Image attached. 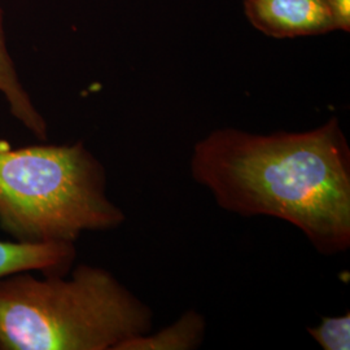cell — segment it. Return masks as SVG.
<instances>
[{
    "label": "cell",
    "instance_id": "cell-1",
    "mask_svg": "<svg viewBox=\"0 0 350 350\" xmlns=\"http://www.w3.org/2000/svg\"><path fill=\"white\" fill-rule=\"evenodd\" d=\"M189 170L226 212L286 221L323 256L350 248V147L336 117L301 133L214 130Z\"/></svg>",
    "mask_w": 350,
    "mask_h": 350
},
{
    "label": "cell",
    "instance_id": "cell-6",
    "mask_svg": "<svg viewBox=\"0 0 350 350\" xmlns=\"http://www.w3.org/2000/svg\"><path fill=\"white\" fill-rule=\"evenodd\" d=\"M0 92L8 103L13 117L25 126L37 138H47V122L38 112L29 94L23 86L14 64L8 53L4 31H3V11L0 8Z\"/></svg>",
    "mask_w": 350,
    "mask_h": 350
},
{
    "label": "cell",
    "instance_id": "cell-9",
    "mask_svg": "<svg viewBox=\"0 0 350 350\" xmlns=\"http://www.w3.org/2000/svg\"><path fill=\"white\" fill-rule=\"evenodd\" d=\"M335 30L350 31V0H325Z\"/></svg>",
    "mask_w": 350,
    "mask_h": 350
},
{
    "label": "cell",
    "instance_id": "cell-5",
    "mask_svg": "<svg viewBox=\"0 0 350 350\" xmlns=\"http://www.w3.org/2000/svg\"><path fill=\"white\" fill-rule=\"evenodd\" d=\"M77 257L75 243H21L0 240V278L21 271L68 274Z\"/></svg>",
    "mask_w": 350,
    "mask_h": 350
},
{
    "label": "cell",
    "instance_id": "cell-3",
    "mask_svg": "<svg viewBox=\"0 0 350 350\" xmlns=\"http://www.w3.org/2000/svg\"><path fill=\"white\" fill-rule=\"evenodd\" d=\"M107 172L83 142L13 148L0 143V228L21 243H75L125 222Z\"/></svg>",
    "mask_w": 350,
    "mask_h": 350
},
{
    "label": "cell",
    "instance_id": "cell-4",
    "mask_svg": "<svg viewBox=\"0 0 350 350\" xmlns=\"http://www.w3.org/2000/svg\"><path fill=\"white\" fill-rule=\"evenodd\" d=\"M244 12L258 31L278 39L335 31L325 0H244Z\"/></svg>",
    "mask_w": 350,
    "mask_h": 350
},
{
    "label": "cell",
    "instance_id": "cell-7",
    "mask_svg": "<svg viewBox=\"0 0 350 350\" xmlns=\"http://www.w3.org/2000/svg\"><path fill=\"white\" fill-rule=\"evenodd\" d=\"M205 335V319L189 310L157 334H146L122 342L117 350H189L199 348Z\"/></svg>",
    "mask_w": 350,
    "mask_h": 350
},
{
    "label": "cell",
    "instance_id": "cell-2",
    "mask_svg": "<svg viewBox=\"0 0 350 350\" xmlns=\"http://www.w3.org/2000/svg\"><path fill=\"white\" fill-rule=\"evenodd\" d=\"M0 278V350H117L152 329L150 306L109 271Z\"/></svg>",
    "mask_w": 350,
    "mask_h": 350
},
{
    "label": "cell",
    "instance_id": "cell-8",
    "mask_svg": "<svg viewBox=\"0 0 350 350\" xmlns=\"http://www.w3.org/2000/svg\"><path fill=\"white\" fill-rule=\"evenodd\" d=\"M310 336L325 350L350 349V314L323 317L317 327H309Z\"/></svg>",
    "mask_w": 350,
    "mask_h": 350
}]
</instances>
